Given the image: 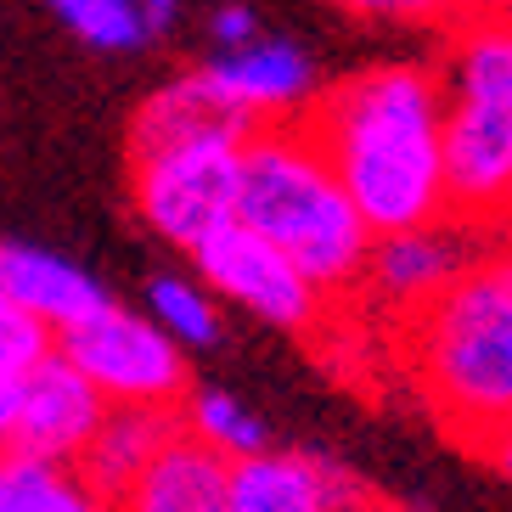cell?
I'll return each instance as SVG.
<instances>
[{
	"label": "cell",
	"mask_w": 512,
	"mask_h": 512,
	"mask_svg": "<svg viewBox=\"0 0 512 512\" xmlns=\"http://www.w3.org/2000/svg\"><path fill=\"white\" fill-rule=\"evenodd\" d=\"M490 248H496V231L473 226L462 214H445L434 226L377 237L372 254H366L361 282L377 304H389V310H400V316L411 321L417 310H428L467 265H479Z\"/></svg>",
	"instance_id": "ba28073f"
},
{
	"label": "cell",
	"mask_w": 512,
	"mask_h": 512,
	"mask_svg": "<svg viewBox=\"0 0 512 512\" xmlns=\"http://www.w3.org/2000/svg\"><path fill=\"white\" fill-rule=\"evenodd\" d=\"M237 226L271 242L321 299L361 282L377 242L304 124H259L242 141Z\"/></svg>",
	"instance_id": "3957f363"
},
{
	"label": "cell",
	"mask_w": 512,
	"mask_h": 512,
	"mask_svg": "<svg viewBox=\"0 0 512 512\" xmlns=\"http://www.w3.org/2000/svg\"><path fill=\"white\" fill-rule=\"evenodd\" d=\"M51 349H57V338H51L40 321H29L6 293H0V383H23Z\"/></svg>",
	"instance_id": "d6986e66"
},
{
	"label": "cell",
	"mask_w": 512,
	"mask_h": 512,
	"mask_svg": "<svg viewBox=\"0 0 512 512\" xmlns=\"http://www.w3.org/2000/svg\"><path fill=\"white\" fill-rule=\"evenodd\" d=\"M181 434V411H136V406H107L102 428L91 434L85 456H79V479L91 484L96 496L119 501L130 484L147 473V462L164 451L169 439Z\"/></svg>",
	"instance_id": "5bb4252c"
},
{
	"label": "cell",
	"mask_w": 512,
	"mask_h": 512,
	"mask_svg": "<svg viewBox=\"0 0 512 512\" xmlns=\"http://www.w3.org/2000/svg\"><path fill=\"white\" fill-rule=\"evenodd\" d=\"M147 310L141 316L152 327L164 332L169 344L181 349H214L220 344V332H226V316H220V299H214L209 287L197 282V276H181V271H164L147 282Z\"/></svg>",
	"instance_id": "9a60e30c"
},
{
	"label": "cell",
	"mask_w": 512,
	"mask_h": 512,
	"mask_svg": "<svg viewBox=\"0 0 512 512\" xmlns=\"http://www.w3.org/2000/svg\"><path fill=\"white\" fill-rule=\"evenodd\" d=\"M51 17L91 51H141V46H152L147 0H57Z\"/></svg>",
	"instance_id": "ac0fdd59"
},
{
	"label": "cell",
	"mask_w": 512,
	"mask_h": 512,
	"mask_svg": "<svg viewBox=\"0 0 512 512\" xmlns=\"http://www.w3.org/2000/svg\"><path fill=\"white\" fill-rule=\"evenodd\" d=\"M57 355L102 394L107 406L181 411L186 400V355L130 304H107L85 327L62 332Z\"/></svg>",
	"instance_id": "8992f818"
},
{
	"label": "cell",
	"mask_w": 512,
	"mask_h": 512,
	"mask_svg": "<svg viewBox=\"0 0 512 512\" xmlns=\"http://www.w3.org/2000/svg\"><path fill=\"white\" fill-rule=\"evenodd\" d=\"M226 496H231V462L203 451L181 428L147 462V473L113 501V512H226Z\"/></svg>",
	"instance_id": "4fadbf2b"
},
{
	"label": "cell",
	"mask_w": 512,
	"mask_h": 512,
	"mask_svg": "<svg viewBox=\"0 0 512 512\" xmlns=\"http://www.w3.org/2000/svg\"><path fill=\"white\" fill-rule=\"evenodd\" d=\"M366 484L327 456L259 451L231 462L226 512H366Z\"/></svg>",
	"instance_id": "8fae6325"
},
{
	"label": "cell",
	"mask_w": 512,
	"mask_h": 512,
	"mask_svg": "<svg viewBox=\"0 0 512 512\" xmlns=\"http://www.w3.org/2000/svg\"><path fill=\"white\" fill-rule=\"evenodd\" d=\"M248 124H203L175 141L130 152V197L152 237L169 248L197 254L214 231L237 220V181H242V141Z\"/></svg>",
	"instance_id": "5b68a950"
},
{
	"label": "cell",
	"mask_w": 512,
	"mask_h": 512,
	"mask_svg": "<svg viewBox=\"0 0 512 512\" xmlns=\"http://www.w3.org/2000/svg\"><path fill=\"white\" fill-rule=\"evenodd\" d=\"M0 293L29 321H40L51 338L85 327L96 310L113 304V293L91 271H79L74 259L34 248V242H0Z\"/></svg>",
	"instance_id": "7c38bea8"
},
{
	"label": "cell",
	"mask_w": 512,
	"mask_h": 512,
	"mask_svg": "<svg viewBox=\"0 0 512 512\" xmlns=\"http://www.w3.org/2000/svg\"><path fill=\"white\" fill-rule=\"evenodd\" d=\"M304 130L372 237L417 231L451 214L439 74L428 62H372L338 79L316 96Z\"/></svg>",
	"instance_id": "6da1fadb"
},
{
	"label": "cell",
	"mask_w": 512,
	"mask_h": 512,
	"mask_svg": "<svg viewBox=\"0 0 512 512\" xmlns=\"http://www.w3.org/2000/svg\"><path fill=\"white\" fill-rule=\"evenodd\" d=\"M181 428H186V439H197V445H203V451H214L220 462H248V456L271 451L265 422L242 406L237 394L214 389V383H209V389H186Z\"/></svg>",
	"instance_id": "2e32d148"
},
{
	"label": "cell",
	"mask_w": 512,
	"mask_h": 512,
	"mask_svg": "<svg viewBox=\"0 0 512 512\" xmlns=\"http://www.w3.org/2000/svg\"><path fill=\"white\" fill-rule=\"evenodd\" d=\"M197 265V282L209 287L220 304H237L242 316L265 321V327H282V332H304L321 321V293L304 282L271 242H259L254 231H242L231 220L226 231H214L203 248L192 254Z\"/></svg>",
	"instance_id": "52a82bcc"
},
{
	"label": "cell",
	"mask_w": 512,
	"mask_h": 512,
	"mask_svg": "<svg viewBox=\"0 0 512 512\" xmlns=\"http://www.w3.org/2000/svg\"><path fill=\"white\" fill-rule=\"evenodd\" d=\"M366 512H417V507H366Z\"/></svg>",
	"instance_id": "603a6c76"
},
{
	"label": "cell",
	"mask_w": 512,
	"mask_h": 512,
	"mask_svg": "<svg viewBox=\"0 0 512 512\" xmlns=\"http://www.w3.org/2000/svg\"><path fill=\"white\" fill-rule=\"evenodd\" d=\"M434 74L451 214L512 226V12L462 17Z\"/></svg>",
	"instance_id": "277c9868"
},
{
	"label": "cell",
	"mask_w": 512,
	"mask_h": 512,
	"mask_svg": "<svg viewBox=\"0 0 512 512\" xmlns=\"http://www.w3.org/2000/svg\"><path fill=\"white\" fill-rule=\"evenodd\" d=\"M0 512H113V501L96 496L74 467L0 456Z\"/></svg>",
	"instance_id": "e0dca14e"
},
{
	"label": "cell",
	"mask_w": 512,
	"mask_h": 512,
	"mask_svg": "<svg viewBox=\"0 0 512 512\" xmlns=\"http://www.w3.org/2000/svg\"><path fill=\"white\" fill-rule=\"evenodd\" d=\"M197 79L214 91V102H226L254 130L259 119H282V113H293L316 96V62L287 34H259L254 46L242 51H214L197 68Z\"/></svg>",
	"instance_id": "30bf717a"
},
{
	"label": "cell",
	"mask_w": 512,
	"mask_h": 512,
	"mask_svg": "<svg viewBox=\"0 0 512 512\" xmlns=\"http://www.w3.org/2000/svg\"><path fill=\"white\" fill-rule=\"evenodd\" d=\"M209 34H214V51H242V46H254L265 29H259L254 6H220L209 17Z\"/></svg>",
	"instance_id": "ffe728a7"
},
{
	"label": "cell",
	"mask_w": 512,
	"mask_h": 512,
	"mask_svg": "<svg viewBox=\"0 0 512 512\" xmlns=\"http://www.w3.org/2000/svg\"><path fill=\"white\" fill-rule=\"evenodd\" d=\"M406 361L462 445L512 422V242H496L406 321Z\"/></svg>",
	"instance_id": "7a4b0ae2"
},
{
	"label": "cell",
	"mask_w": 512,
	"mask_h": 512,
	"mask_svg": "<svg viewBox=\"0 0 512 512\" xmlns=\"http://www.w3.org/2000/svg\"><path fill=\"white\" fill-rule=\"evenodd\" d=\"M17 434V383H0V456H12Z\"/></svg>",
	"instance_id": "7402d4cb"
},
{
	"label": "cell",
	"mask_w": 512,
	"mask_h": 512,
	"mask_svg": "<svg viewBox=\"0 0 512 512\" xmlns=\"http://www.w3.org/2000/svg\"><path fill=\"white\" fill-rule=\"evenodd\" d=\"M102 417H107V400L51 349L46 361L17 383L12 456L51 462V467H79V456H85L91 434L102 428Z\"/></svg>",
	"instance_id": "9c48e42d"
},
{
	"label": "cell",
	"mask_w": 512,
	"mask_h": 512,
	"mask_svg": "<svg viewBox=\"0 0 512 512\" xmlns=\"http://www.w3.org/2000/svg\"><path fill=\"white\" fill-rule=\"evenodd\" d=\"M473 451L484 456V462L496 467L501 479L512 484V422H501V428H490V434H479L473 439Z\"/></svg>",
	"instance_id": "44dd1931"
}]
</instances>
